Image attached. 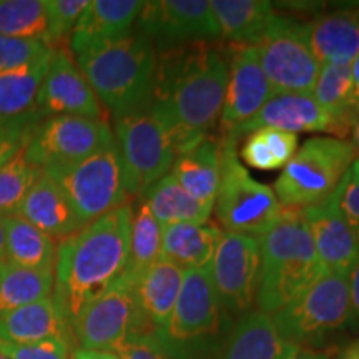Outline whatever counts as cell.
<instances>
[{
    "mask_svg": "<svg viewBox=\"0 0 359 359\" xmlns=\"http://www.w3.org/2000/svg\"><path fill=\"white\" fill-rule=\"evenodd\" d=\"M72 359H118L111 351H93V349L75 348L72 353Z\"/></svg>",
    "mask_w": 359,
    "mask_h": 359,
    "instance_id": "bcb514c9",
    "label": "cell"
},
{
    "mask_svg": "<svg viewBox=\"0 0 359 359\" xmlns=\"http://www.w3.org/2000/svg\"><path fill=\"white\" fill-rule=\"evenodd\" d=\"M208 271L222 308L243 316L258 298L262 271L259 238L223 233Z\"/></svg>",
    "mask_w": 359,
    "mask_h": 359,
    "instance_id": "5bb4252c",
    "label": "cell"
},
{
    "mask_svg": "<svg viewBox=\"0 0 359 359\" xmlns=\"http://www.w3.org/2000/svg\"><path fill=\"white\" fill-rule=\"evenodd\" d=\"M356 160L351 142L336 137H313L296 150L273 191L285 210L320 205L338 190Z\"/></svg>",
    "mask_w": 359,
    "mask_h": 359,
    "instance_id": "5b68a950",
    "label": "cell"
},
{
    "mask_svg": "<svg viewBox=\"0 0 359 359\" xmlns=\"http://www.w3.org/2000/svg\"><path fill=\"white\" fill-rule=\"evenodd\" d=\"M50 55L40 57L19 69L0 74V118L24 115L35 109V100Z\"/></svg>",
    "mask_w": 359,
    "mask_h": 359,
    "instance_id": "d6a6232c",
    "label": "cell"
},
{
    "mask_svg": "<svg viewBox=\"0 0 359 359\" xmlns=\"http://www.w3.org/2000/svg\"><path fill=\"white\" fill-rule=\"evenodd\" d=\"M351 133H353L351 145L354 148V151H356V160L359 161V114L356 115V120H354V123H353Z\"/></svg>",
    "mask_w": 359,
    "mask_h": 359,
    "instance_id": "f907efd6",
    "label": "cell"
},
{
    "mask_svg": "<svg viewBox=\"0 0 359 359\" xmlns=\"http://www.w3.org/2000/svg\"><path fill=\"white\" fill-rule=\"evenodd\" d=\"M75 62L98 102L115 120L151 103L158 53L151 39L140 30L85 52L75 57Z\"/></svg>",
    "mask_w": 359,
    "mask_h": 359,
    "instance_id": "3957f363",
    "label": "cell"
},
{
    "mask_svg": "<svg viewBox=\"0 0 359 359\" xmlns=\"http://www.w3.org/2000/svg\"><path fill=\"white\" fill-rule=\"evenodd\" d=\"M338 359H359V344H358V341H356V343L348 344V346L344 348L343 351H341Z\"/></svg>",
    "mask_w": 359,
    "mask_h": 359,
    "instance_id": "681fc988",
    "label": "cell"
},
{
    "mask_svg": "<svg viewBox=\"0 0 359 359\" xmlns=\"http://www.w3.org/2000/svg\"><path fill=\"white\" fill-rule=\"evenodd\" d=\"M42 120L35 109L24 115L0 118V167L25 150L34 130Z\"/></svg>",
    "mask_w": 359,
    "mask_h": 359,
    "instance_id": "74e56055",
    "label": "cell"
},
{
    "mask_svg": "<svg viewBox=\"0 0 359 359\" xmlns=\"http://www.w3.org/2000/svg\"><path fill=\"white\" fill-rule=\"evenodd\" d=\"M259 128H278L290 133H333L336 128L333 120L314 102L311 93H278L273 95L259 111L248 122L240 125L228 135L238 140Z\"/></svg>",
    "mask_w": 359,
    "mask_h": 359,
    "instance_id": "d6986e66",
    "label": "cell"
},
{
    "mask_svg": "<svg viewBox=\"0 0 359 359\" xmlns=\"http://www.w3.org/2000/svg\"><path fill=\"white\" fill-rule=\"evenodd\" d=\"M230 65L205 42L161 50L151 110L172 133L178 156L196 147L222 115Z\"/></svg>",
    "mask_w": 359,
    "mask_h": 359,
    "instance_id": "6da1fadb",
    "label": "cell"
},
{
    "mask_svg": "<svg viewBox=\"0 0 359 359\" xmlns=\"http://www.w3.org/2000/svg\"><path fill=\"white\" fill-rule=\"evenodd\" d=\"M35 110L42 118L82 116L90 120H105L102 103L80 72L77 62L65 48L52 52L35 100Z\"/></svg>",
    "mask_w": 359,
    "mask_h": 359,
    "instance_id": "2e32d148",
    "label": "cell"
},
{
    "mask_svg": "<svg viewBox=\"0 0 359 359\" xmlns=\"http://www.w3.org/2000/svg\"><path fill=\"white\" fill-rule=\"evenodd\" d=\"M296 359H327L326 354L323 353H309V351H302L299 356Z\"/></svg>",
    "mask_w": 359,
    "mask_h": 359,
    "instance_id": "816d5d0a",
    "label": "cell"
},
{
    "mask_svg": "<svg viewBox=\"0 0 359 359\" xmlns=\"http://www.w3.org/2000/svg\"><path fill=\"white\" fill-rule=\"evenodd\" d=\"M235 138L222 140V177L215 198V215L224 233L262 238L275 226L285 208L271 187L251 177L238 158Z\"/></svg>",
    "mask_w": 359,
    "mask_h": 359,
    "instance_id": "8992f818",
    "label": "cell"
},
{
    "mask_svg": "<svg viewBox=\"0 0 359 359\" xmlns=\"http://www.w3.org/2000/svg\"><path fill=\"white\" fill-rule=\"evenodd\" d=\"M40 175L42 170L34 167L24 151L0 167V217L19 212L22 201Z\"/></svg>",
    "mask_w": 359,
    "mask_h": 359,
    "instance_id": "d590c367",
    "label": "cell"
},
{
    "mask_svg": "<svg viewBox=\"0 0 359 359\" xmlns=\"http://www.w3.org/2000/svg\"><path fill=\"white\" fill-rule=\"evenodd\" d=\"M130 222L128 203L58 241L52 299L69 327L79 313L127 269Z\"/></svg>",
    "mask_w": 359,
    "mask_h": 359,
    "instance_id": "7a4b0ae2",
    "label": "cell"
},
{
    "mask_svg": "<svg viewBox=\"0 0 359 359\" xmlns=\"http://www.w3.org/2000/svg\"><path fill=\"white\" fill-rule=\"evenodd\" d=\"M170 173L188 195L213 208L222 177V142L205 138L177 156Z\"/></svg>",
    "mask_w": 359,
    "mask_h": 359,
    "instance_id": "d4e9b609",
    "label": "cell"
},
{
    "mask_svg": "<svg viewBox=\"0 0 359 359\" xmlns=\"http://www.w3.org/2000/svg\"><path fill=\"white\" fill-rule=\"evenodd\" d=\"M262 271L257 303L273 316L323 275L313 238L299 210H285L275 226L259 238Z\"/></svg>",
    "mask_w": 359,
    "mask_h": 359,
    "instance_id": "277c9868",
    "label": "cell"
},
{
    "mask_svg": "<svg viewBox=\"0 0 359 359\" xmlns=\"http://www.w3.org/2000/svg\"><path fill=\"white\" fill-rule=\"evenodd\" d=\"M223 308L208 268L187 269L161 341L172 359H195L215 346L222 333Z\"/></svg>",
    "mask_w": 359,
    "mask_h": 359,
    "instance_id": "52a82bcc",
    "label": "cell"
},
{
    "mask_svg": "<svg viewBox=\"0 0 359 359\" xmlns=\"http://www.w3.org/2000/svg\"><path fill=\"white\" fill-rule=\"evenodd\" d=\"M222 236V228L210 222L167 226L161 235V259L185 271L208 268Z\"/></svg>",
    "mask_w": 359,
    "mask_h": 359,
    "instance_id": "4316f807",
    "label": "cell"
},
{
    "mask_svg": "<svg viewBox=\"0 0 359 359\" xmlns=\"http://www.w3.org/2000/svg\"><path fill=\"white\" fill-rule=\"evenodd\" d=\"M53 269H30L7 264L0 269V318L25 304L50 298Z\"/></svg>",
    "mask_w": 359,
    "mask_h": 359,
    "instance_id": "1f68e13d",
    "label": "cell"
},
{
    "mask_svg": "<svg viewBox=\"0 0 359 359\" xmlns=\"http://www.w3.org/2000/svg\"><path fill=\"white\" fill-rule=\"evenodd\" d=\"M358 344H359V341H358Z\"/></svg>",
    "mask_w": 359,
    "mask_h": 359,
    "instance_id": "11a10c76",
    "label": "cell"
},
{
    "mask_svg": "<svg viewBox=\"0 0 359 359\" xmlns=\"http://www.w3.org/2000/svg\"><path fill=\"white\" fill-rule=\"evenodd\" d=\"M311 95L314 102L333 120L336 138L343 140L351 132L359 114L353 88L351 65H321Z\"/></svg>",
    "mask_w": 359,
    "mask_h": 359,
    "instance_id": "f1b7e54d",
    "label": "cell"
},
{
    "mask_svg": "<svg viewBox=\"0 0 359 359\" xmlns=\"http://www.w3.org/2000/svg\"><path fill=\"white\" fill-rule=\"evenodd\" d=\"M0 35L45 43V0H0Z\"/></svg>",
    "mask_w": 359,
    "mask_h": 359,
    "instance_id": "e575fe53",
    "label": "cell"
},
{
    "mask_svg": "<svg viewBox=\"0 0 359 359\" xmlns=\"http://www.w3.org/2000/svg\"><path fill=\"white\" fill-rule=\"evenodd\" d=\"M52 52V48L39 40L0 35V74L19 69L40 57L50 55Z\"/></svg>",
    "mask_w": 359,
    "mask_h": 359,
    "instance_id": "f35d334b",
    "label": "cell"
},
{
    "mask_svg": "<svg viewBox=\"0 0 359 359\" xmlns=\"http://www.w3.org/2000/svg\"><path fill=\"white\" fill-rule=\"evenodd\" d=\"M278 333L290 343H320L351 323L348 275L323 271V275L293 302L271 316Z\"/></svg>",
    "mask_w": 359,
    "mask_h": 359,
    "instance_id": "30bf717a",
    "label": "cell"
},
{
    "mask_svg": "<svg viewBox=\"0 0 359 359\" xmlns=\"http://www.w3.org/2000/svg\"><path fill=\"white\" fill-rule=\"evenodd\" d=\"M64 338L72 341V331L50 298L25 304L0 318V341L11 344H29Z\"/></svg>",
    "mask_w": 359,
    "mask_h": 359,
    "instance_id": "484cf974",
    "label": "cell"
},
{
    "mask_svg": "<svg viewBox=\"0 0 359 359\" xmlns=\"http://www.w3.org/2000/svg\"><path fill=\"white\" fill-rule=\"evenodd\" d=\"M142 7L140 0H88L70 35V50L79 57L128 35Z\"/></svg>",
    "mask_w": 359,
    "mask_h": 359,
    "instance_id": "ffe728a7",
    "label": "cell"
},
{
    "mask_svg": "<svg viewBox=\"0 0 359 359\" xmlns=\"http://www.w3.org/2000/svg\"><path fill=\"white\" fill-rule=\"evenodd\" d=\"M115 140L105 120L82 116H50L34 130L24 154L34 167H65L87 158Z\"/></svg>",
    "mask_w": 359,
    "mask_h": 359,
    "instance_id": "7c38bea8",
    "label": "cell"
},
{
    "mask_svg": "<svg viewBox=\"0 0 359 359\" xmlns=\"http://www.w3.org/2000/svg\"><path fill=\"white\" fill-rule=\"evenodd\" d=\"M163 228L156 222L143 200L132 205L130 222V253L125 275L135 278L161 259Z\"/></svg>",
    "mask_w": 359,
    "mask_h": 359,
    "instance_id": "836d02e7",
    "label": "cell"
},
{
    "mask_svg": "<svg viewBox=\"0 0 359 359\" xmlns=\"http://www.w3.org/2000/svg\"><path fill=\"white\" fill-rule=\"evenodd\" d=\"M6 263L30 269H55L57 243L19 215L4 218Z\"/></svg>",
    "mask_w": 359,
    "mask_h": 359,
    "instance_id": "4dcf8cb0",
    "label": "cell"
},
{
    "mask_svg": "<svg viewBox=\"0 0 359 359\" xmlns=\"http://www.w3.org/2000/svg\"><path fill=\"white\" fill-rule=\"evenodd\" d=\"M70 330L79 348L93 351H114L130 334L142 333L133 278L123 273L79 313Z\"/></svg>",
    "mask_w": 359,
    "mask_h": 359,
    "instance_id": "4fadbf2b",
    "label": "cell"
},
{
    "mask_svg": "<svg viewBox=\"0 0 359 359\" xmlns=\"http://www.w3.org/2000/svg\"><path fill=\"white\" fill-rule=\"evenodd\" d=\"M306 34L309 47L321 65H351L359 55V13L354 7L306 22Z\"/></svg>",
    "mask_w": 359,
    "mask_h": 359,
    "instance_id": "cb8c5ba5",
    "label": "cell"
},
{
    "mask_svg": "<svg viewBox=\"0 0 359 359\" xmlns=\"http://www.w3.org/2000/svg\"><path fill=\"white\" fill-rule=\"evenodd\" d=\"M349 303H351V325L359 327V255L348 275Z\"/></svg>",
    "mask_w": 359,
    "mask_h": 359,
    "instance_id": "f6af8a7d",
    "label": "cell"
},
{
    "mask_svg": "<svg viewBox=\"0 0 359 359\" xmlns=\"http://www.w3.org/2000/svg\"><path fill=\"white\" fill-rule=\"evenodd\" d=\"M4 218L0 217V269L6 266V226H4Z\"/></svg>",
    "mask_w": 359,
    "mask_h": 359,
    "instance_id": "c3c4849f",
    "label": "cell"
},
{
    "mask_svg": "<svg viewBox=\"0 0 359 359\" xmlns=\"http://www.w3.org/2000/svg\"><path fill=\"white\" fill-rule=\"evenodd\" d=\"M212 12L219 37L238 45H250L262 39L278 13L268 0H212Z\"/></svg>",
    "mask_w": 359,
    "mask_h": 359,
    "instance_id": "83f0119b",
    "label": "cell"
},
{
    "mask_svg": "<svg viewBox=\"0 0 359 359\" xmlns=\"http://www.w3.org/2000/svg\"><path fill=\"white\" fill-rule=\"evenodd\" d=\"M353 7H354V8H356V12L359 13V2H358V4H353Z\"/></svg>",
    "mask_w": 359,
    "mask_h": 359,
    "instance_id": "f5cc1de1",
    "label": "cell"
},
{
    "mask_svg": "<svg viewBox=\"0 0 359 359\" xmlns=\"http://www.w3.org/2000/svg\"><path fill=\"white\" fill-rule=\"evenodd\" d=\"M150 208L161 228L173 224H200L210 222L213 208L196 201L183 190L182 185L167 173L154 187L147 190L142 198Z\"/></svg>",
    "mask_w": 359,
    "mask_h": 359,
    "instance_id": "f546056e",
    "label": "cell"
},
{
    "mask_svg": "<svg viewBox=\"0 0 359 359\" xmlns=\"http://www.w3.org/2000/svg\"><path fill=\"white\" fill-rule=\"evenodd\" d=\"M151 39L155 48L208 42L219 37V29L208 0H155L143 2L135 22Z\"/></svg>",
    "mask_w": 359,
    "mask_h": 359,
    "instance_id": "9a60e30c",
    "label": "cell"
},
{
    "mask_svg": "<svg viewBox=\"0 0 359 359\" xmlns=\"http://www.w3.org/2000/svg\"><path fill=\"white\" fill-rule=\"evenodd\" d=\"M238 158L245 161V165L255 168L262 170V172H271V170H278V165L275 158H273L271 151L266 145V142L263 140L262 133L253 132L248 135L243 147H241L240 154H238Z\"/></svg>",
    "mask_w": 359,
    "mask_h": 359,
    "instance_id": "7bdbcfd3",
    "label": "cell"
},
{
    "mask_svg": "<svg viewBox=\"0 0 359 359\" xmlns=\"http://www.w3.org/2000/svg\"><path fill=\"white\" fill-rule=\"evenodd\" d=\"M338 206L346 218L349 226L353 228L354 235L359 240V161L354 160V163L349 168L346 177L339 183L338 190Z\"/></svg>",
    "mask_w": 359,
    "mask_h": 359,
    "instance_id": "b9f144b4",
    "label": "cell"
},
{
    "mask_svg": "<svg viewBox=\"0 0 359 359\" xmlns=\"http://www.w3.org/2000/svg\"><path fill=\"white\" fill-rule=\"evenodd\" d=\"M17 215L58 241L83 228L64 190L43 172L27 193Z\"/></svg>",
    "mask_w": 359,
    "mask_h": 359,
    "instance_id": "603a6c76",
    "label": "cell"
},
{
    "mask_svg": "<svg viewBox=\"0 0 359 359\" xmlns=\"http://www.w3.org/2000/svg\"><path fill=\"white\" fill-rule=\"evenodd\" d=\"M185 269L160 259L133 278V294L142 333L160 334L172 316Z\"/></svg>",
    "mask_w": 359,
    "mask_h": 359,
    "instance_id": "44dd1931",
    "label": "cell"
},
{
    "mask_svg": "<svg viewBox=\"0 0 359 359\" xmlns=\"http://www.w3.org/2000/svg\"><path fill=\"white\" fill-rule=\"evenodd\" d=\"M257 132L262 133L263 140L266 142L278 168H285L298 150V135L278 128H259Z\"/></svg>",
    "mask_w": 359,
    "mask_h": 359,
    "instance_id": "ee69618b",
    "label": "cell"
},
{
    "mask_svg": "<svg viewBox=\"0 0 359 359\" xmlns=\"http://www.w3.org/2000/svg\"><path fill=\"white\" fill-rule=\"evenodd\" d=\"M43 173L64 190L83 226L128 205L122 160L115 140L77 163L47 168Z\"/></svg>",
    "mask_w": 359,
    "mask_h": 359,
    "instance_id": "9c48e42d",
    "label": "cell"
},
{
    "mask_svg": "<svg viewBox=\"0 0 359 359\" xmlns=\"http://www.w3.org/2000/svg\"><path fill=\"white\" fill-rule=\"evenodd\" d=\"M111 353L118 359H172L158 336L151 333L130 334Z\"/></svg>",
    "mask_w": 359,
    "mask_h": 359,
    "instance_id": "60d3db41",
    "label": "cell"
},
{
    "mask_svg": "<svg viewBox=\"0 0 359 359\" xmlns=\"http://www.w3.org/2000/svg\"><path fill=\"white\" fill-rule=\"evenodd\" d=\"M0 353L8 359H72V341L53 338L29 344H11L0 341Z\"/></svg>",
    "mask_w": 359,
    "mask_h": 359,
    "instance_id": "ab89813d",
    "label": "cell"
},
{
    "mask_svg": "<svg viewBox=\"0 0 359 359\" xmlns=\"http://www.w3.org/2000/svg\"><path fill=\"white\" fill-rule=\"evenodd\" d=\"M88 0H45L47 37L45 45L52 50L64 48L62 43L74 32L75 24L87 7Z\"/></svg>",
    "mask_w": 359,
    "mask_h": 359,
    "instance_id": "8d00e7d4",
    "label": "cell"
},
{
    "mask_svg": "<svg viewBox=\"0 0 359 359\" xmlns=\"http://www.w3.org/2000/svg\"><path fill=\"white\" fill-rule=\"evenodd\" d=\"M325 271L349 275L359 255V240L338 206V193L320 205L299 210Z\"/></svg>",
    "mask_w": 359,
    "mask_h": 359,
    "instance_id": "ac0fdd59",
    "label": "cell"
},
{
    "mask_svg": "<svg viewBox=\"0 0 359 359\" xmlns=\"http://www.w3.org/2000/svg\"><path fill=\"white\" fill-rule=\"evenodd\" d=\"M253 48L275 95L313 92L321 64L309 47L306 22L276 15Z\"/></svg>",
    "mask_w": 359,
    "mask_h": 359,
    "instance_id": "8fae6325",
    "label": "cell"
},
{
    "mask_svg": "<svg viewBox=\"0 0 359 359\" xmlns=\"http://www.w3.org/2000/svg\"><path fill=\"white\" fill-rule=\"evenodd\" d=\"M302 351L278 333L271 316L258 309L240 316L213 359H296Z\"/></svg>",
    "mask_w": 359,
    "mask_h": 359,
    "instance_id": "7402d4cb",
    "label": "cell"
},
{
    "mask_svg": "<svg viewBox=\"0 0 359 359\" xmlns=\"http://www.w3.org/2000/svg\"><path fill=\"white\" fill-rule=\"evenodd\" d=\"M128 198H142L170 173L178 156L172 133L151 107L115 120L114 132Z\"/></svg>",
    "mask_w": 359,
    "mask_h": 359,
    "instance_id": "ba28073f",
    "label": "cell"
},
{
    "mask_svg": "<svg viewBox=\"0 0 359 359\" xmlns=\"http://www.w3.org/2000/svg\"><path fill=\"white\" fill-rule=\"evenodd\" d=\"M351 75H353L354 98H356V105L359 107V55L354 58V62L351 64Z\"/></svg>",
    "mask_w": 359,
    "mask_h": 359,
    "instance_id": "7dc6e473",
    "label": "cell"
},
{
    "mask_svg": "<svg viewBox=\"0 0 359 359\" xmlns=\"http://www.w3.org/2000/svg\"><path fill=\"white\" fill-rule=\"evenodd\" d=\"M0 359H8V358L6 356V354H2V353H0Z\"/></svg>",
    "mask_w": 359,
    "mask_h": 359,
    "instance_id": "db71d44e",
    "label": "cell"
},
{
    "mask_svg": "<svg viewBox=\"0 0 359 359\" xmlns=\"http://www.w3.org/2000/svg\"><path fill=\"white\" fill-rule=\"evenodd\" d=\"M228 65H230V74H228L223 110L219 115V127L224 137L253 118L264 103L275 95L253 47L238 45Z\"/></svg>",
    "mask_w": 359,
    "mask_h": 359,
    "instance_id": "e0dca14e",
    "label": "cell"
}]
</instances>
